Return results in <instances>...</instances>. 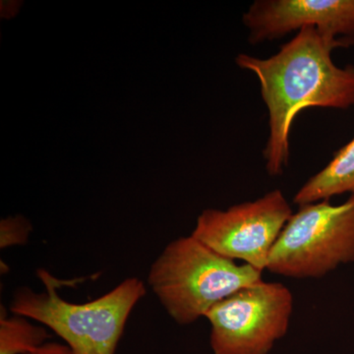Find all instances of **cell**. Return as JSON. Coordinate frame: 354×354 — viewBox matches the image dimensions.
I'll list each match as a JSON object with an SVG mask.
<instances>
[{
    "instance_id": "30bf717a",
    "label": "cell",
    "mask_w": 354,
    "mask_h": 354,
    "mask_svg": "<svg viewBox=\"0 0 354 354\" xmlns=\"http://www.w3.org/2000/svg\"><path fill=\"white\" fill-rule=\"evenodd\" d=\"M30 227L23 218H9L1 221L0 227V247L6 248L16 244H23L29 236Z\"/></svg>"
},
{
    "instance_id": "9c48e42d",
    "label": "cell",
    "mask_w": 354,
    "mask_h": 354,
    "mask_svg": "<svg viewBox=\"0 0 354 354\" xmlns=\"http://www.w3.org/2000/svg\"><path fill=\"white\" fill-rule=\"evenodd\" d=\"M4 312L0 318V354H30L50 339L44 326L22 316L7 317Z\"/></svg>"
},
{
    "instance_id": "277c9868",
    "label": "cell",
    "mask_w": 354,
    "mask_h": 354,
    "mask_svg": "<svg viewBox=\"0 0 354 354\" xmlns=\"http://www.w3.org/2000/svg\"><path fill=\"white\" fill-rule=\"evenodd\" d=\"M354 262V195L302 205L281 230L267 269L291 279H320Z\"/></svg>"
},
{
    "instance_id": "7a4b0ae2",
    "label": "cell",
    "mask_w": 354,
    "mask_h": 354,
    "mask_svg": "<svg viewBox=\"0 0 354 354\" xmlns=\"http://www.w3.org/2000/svg\"><path fill=\"white\" fill-rule=\"evenodd\" d=\"M37 276L46 291L18 288L11 312L53 330L73 354H115L132 310L147 292L141 279L129 278L92 301L72 304L57 293L62 281L44 269Z\"/></svg>"
},
{
    "instance_id": "52a82bcc",
    "label": "cell",
    "mask_w": 354,
    "mask_h": 354,
    "mask_svg": "<svg viewBox=\"0 0 354 354\" xmlns=\"http://www.w3.org/2000/svg\"><path fill=\"white\" fill-rule=\"evenodd\" d=\"M242 22L251 44L281 39L307 27L335 38L354 39V0H256Z\"/></svg>"
},
{
    "instance_id": "3957f363",
    "label": "cell",
    "mask_w": 354,
    "mask_h": 354,
    "mask_svg": "<svg viewBox=\"0 0 354 354\" xmlns=\"http://www.w3.org/2000/svg\"><path fill=\"white\" fill-rule=\"evenodd\" d=\"M262 281V272L223 257L192 235L169 242L148 274L151 290L179 325L197 322L221 300Z\"/></svg>"
},
{
    "instance_id": "ba28073f",
    "label": "cell",
    "mask_w": 354,
    "mask_h": 354,
    "mask_svg": "<svg viewBox=\"0 0 354 354\" xmlns=\"http://www.w3.org/2000/svg\"><path fill=\"white\" fill-rule=\"evenodd\" d=\"M344 193L354 195V138L335 153L322 171L310 177L295 193L293 203L302 206Z\"/></svg>"
},
{
    "instance_id": "8992f818",
    "label": "cell",
    "mask_w": 354,
    "mask_h": 354,
    "mask_svg": "<svg viewBox=\"0 0 354 354\" xmlns=\"http://www.w3.org/2000/svg\"><path fill=\"white\" fill-rule=\"evenodd\" d=\"M292 214L283 191L274 189L225 211L205 209L191 235L223 257L243 261L263 272Z\"/></svg>"
},
{
    "instance_id": "5b68a950",
    "label": "cell",
    "mask_w": 354,
    "mask_h": 354,
    "mask_svg": "<svg viewBox=\"0 0 354 354\" xmlns=\"http://www.w3.org/2000/svg\"><path fill=\"white\" fill-rule=\"evenodd\" d=\"M293 297L283 283L260 281L216 304L205 318L215 354H268L285 337Z\"/></svg>"
},
{
    "instance_id": "6da1fadb",
    "label": "cell",
    "mask_w": 354,
    "mask_h": 354,
    "mask_svg": "<svg viewBox=\"0 0 354 354\" xmlns=\"http://www.w3.org/2000/svg\"><path fill=\"white\" fill-rule=\"evenodd\" d=\"M353 44L354 39L307 27L271 57L241 53L235 58L241 69L257 77L269 111L270 134L263 152L269 176H279L288 167L291 125L300 111L354 106V66L342 68L332 59L335 48Z\"/></svg>"
},
{
    "instance_id": "8fae6325",
    "label": "cell",
    "mask_w": 354,
    "mask_h": 354,
    "mask_svg": "<svg viewBox=\"0 0 354 354\" xmlns=\"http://www.w3.org/2000/svg\"><path fill=\"white\" fill-rule=\"evenodd\" d=\"M30 354H73L68 346L60 342H46Z\"/></svg>"
}]
</instances>
